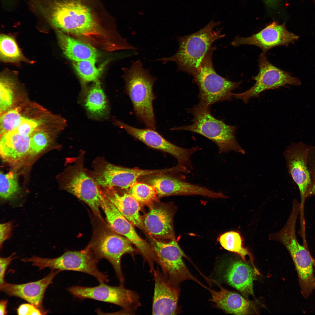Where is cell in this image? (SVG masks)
Returning a JSON list of instances; mask_svg holds the SVG:
<instances>
[{"mask_svg":"<svg viewBox=\"0 0 315 315\" xmlns=\"http://www.w3.org/2000/svg\"><path fill=\"white\" fill-rule=\"evenodd\" d=\"M123 70L125 90L136 117L147 128L154 129L156 126L153 103L155 97L153 88L156 78L144 67L140 60Z\"/></svg>","mask_w":315,"mask_h":315,"instance_id":"obj_2","label":"cell"},{"mask_svg":"<svg viewBox=\"0 0 315 315\" xmlns=\"http://www.w3.org/2000/svg\"><path fill=\"white\" fill-rule=\"evenodd\" d=\"M129 189V193L139 204H145L152 202L158 196L155 188L148 184L136 181Z\"/></svg>","mask_w":315,"mask_h":315,"instance_id":"obj_31","label":"cell"},{"mask_svg":"<svg viewBox=\"0 0 315 315\" xmlns=\"http://www.w3.org/2000/svg\"><path fill=\"white\" fill-rule=\"evenodd\" d=\"M147 183L155 189L158 196L162 197L172 195H200L211 198H219L220 192L212 190L204 186L185 181V176L176 177L165 174L149 175Z\"/></svg>","mask_w":315,"mask_h":315,"instance_id":"obj_14","label":"cell"},{"mask_svg":"<svg viewBox=\"0 0 315 315\" xmlns=\"http://www.w3.org/2000/svg\"><path fill=\"white\" fill-rule=\"evenodd\" d=\"M15 83L11 77L6 75L1 77L0 112L1 114L10 109L14 101L13 89Z\"/></svg>","mask_w":315,"mask_h":315,"instance_id":"obj_29","label":"cell"},{"mask_svg":"<svg viewBox=\"0 0 315 315\" xmlns=\"http://www.w3.org/2000/svg\"><path fill=\"white\" fill-rule=\"evenodd\" d=\"M308 163L312 182V195H315V149L310 153Z\"/></svg>","mask_w":315,"mask_h":315,"instance_id":"obj_38","label":"cell"},{"mask_svg":"<svg viewBox=\"0 0 315 315\" xmlns=\"http://www.w3.org/2000/svg\"><path fill=\"white\" fill-rule=\"evenodd\" d=\"M259 273L255 268L241 260L231 263L224 277L227 282L245 295H253V281Z\"/></svg>","mask_w":315,"mask_h":315,"instance_id":"obj_22","label":"cell"},{"mask_svg":"<svg viewBox=\"0 0 315 315\" xmlns=\"http://www.w3.org/2000/svg\"><path fill=\"white\" fill-rule=\"evenodd\" d=\"M188 110L193 116L192 124L174 127L172 130L188 131L202 135L215 143L220 153L231 151L245 153L236 139V126L227 125L214 117L210 107L197 104Z\"/></svg>","mask_w":315,"mask_h":315,"instance_id":"obj_4","label":"cell"},{"mask_svg":"<svg viewBox=\"0 0 315 315\" xmlns=\"http://www.w3.org/2000/svg\"><path fill=\"white\" fill-rule=\"evenodd\" d=\"M91 247L79 251L65 252L56 258H42L35 256L28 258V261L40 270L46 268L60 272L64 270L78 271L88 274L100 283L109 281L108 275L99 270L97 265L99 260L94 256Z\"/></svg>","mask_w":315,"mask_h":315,"instance_id":"obj_7","label":"cell"},{"mask_svg":"<svg viewBox=\"0 0 315 315\" xmlns=\"http://www.w3.org/2000/svg\"><path fill=\"white\" fill-rule=\"evenodd\" d=\"M20 190L17 174L10 172L6 174L1 172L0 196L4 200L13 198Z\"/></svg>","mask_w":315,"mask_h":315,"instance_id":"obj_30","label":"cell"},{"mask_svg":"<svg viewBox=\"0 0 315 315\" xmlns=\"http://www.w3.org/2000/svg\"><path fill=\"white\" fill-rule=\"evenodd\" d=\"M43 121L23 116L21 123L15 130L20 134L30 136L42 124Z\"/></svg>","mask_w":315,"mask_h":315,"instance_id":"obj_34","label":"cell"},{"mask_svg":"<svg viewBox=\"0 0 315 315\" xmlns=\"http://www.w3.org/2000/svg\"><path fill=\"white\" fill-rule=\"evenodd\" d=\"M150 244L158 260V265L169 284L175 287L186 280L200 282L189 272L183 259L186 257L175 240L164 243L151 236Z\"/></svg>","mask_w":315,"mask_h":315,"instance_id":"obj_9","label":"cell"},{"mask_svg":"<svg viewBox=\"0 0 315 315\" xmlns=\"http://www.w3.org/2000/svg\"><path fill=\"white\" fill-rule=\"evenodd\" d=\"M219 291L211 290V301L227 313L245 315L249 313L250 304L242 296L221 287Z\"/></svg>","mask_w":315,"mask_h":315,"instance_id":"obj_24","label":"cell"},{"mask_svg":"<svg viewBox=\"0 0 315 315\" xmlns=\"http://www.w3.org/2000/svg\"><path fill=\"white\" fill-rule=\"evenodd\" d=\"M132 242L125 237L115 233L105 232L99 237L92 252L99 260L104 258L113 266L120 284H124L125 278L121 266V259L124 254L136 251Z\"/></svg>","mask_w":315,"mask_h":315,"instance_id":"obj_15","label":"cell"},{"mask_svg":"<svg viewBox=\"0 0 315 315\" xmlns=\"http://www.w3.org/2000/svg\"><path fill=\"white\" fill-rule=\"evenodd\" d=\"M60 272L52 270L49 274L38 281L22 284L6 283L0 286V289L10 296L18 297L34 305L43 312L42 305L45 293L48 287L52 283L55 276Z\"/></svg>","mask_w":315,"mask_h":315,"instance_id":"obj_19","label":"cell"},{"mask_svg":"<svg viewBox=\"0 0 315 315\" xmlns=\"http://www.w3.org/2000/svg\"><path fill=\"white\" fill-rule=\"evenodd\" d=\"M113 122L115 125L124 129L128 134L149 147L172 155L177 160L178 164L190 170L192 169L190 158L193 153L200 149L199 147L182 148L169 141L154 129H139L117 120H114Z\"/></svg>","mask_w":315,"mask_h":315,"instance_id":"obj_13","label":"cell"},{"mask_svg":"<svg viewBox=\"0 0 315 315\" xmlns=\"http://www.w3.org/2000/svg\"><path fill=\"white\" fill-rule=\"evenodd\" d=\"M153 275L155 281L152 304L153 315H172L178 313V287L171 286L158 266Z\"/></svg>","mask_w":315,"mask_h":315,"instance_id":"obj_18","label":"cell"},{"mask_svg":"<svg viewBox=\"0 0 315 315\" xmlns=\"http://www.w3.org/2000/svg\"><path fill=\"white\" fill-rule=\"evenodd\" d=\"M314 147L302 142H292L283 153L288 173L299 190L301 209L307 198L312 195L308 162L310 153Z\"/></svg>","mask_w":315,"mask_h":315,"instance_id":"obj_10","label":"cell"},{"mask_svg":"<svg viewBox=\"0 0 315 315\" xmlns=\"http://www.w3.org/2000/svg\"><path fill=\"white\" fill-rule=\"evenodd\" d=\"M101 207L105 215L111 228L116 233L125 237L137 248L147 262L151 273L155 270V263L158 260L151 245L141 238L135 230L132 224L104 197L101 203Z\"/></svg>","mask_w":315,"mask_h":315,"instance_id":"obj_12","label":"cell"},{"mask_svg":"<svg viewBox=\"0 0 315 315\" xmlns=\"http://www.w3.org/2000/svg\"><path fill=\"white\" fill-rule=\"evenodd\" d=\"M30 136L15 130L1 135L0 153L3 160L14 163L21 161L29 154Z\"/></svg>","mask_w":315,"mask_h":315,"instance_id":"obj_21","label":"cell"},{"mask_svg":"<svg viewBox=\"0 0 315 315\" xmlns=\"http://www.w3.org/2000/svg\"><path fill=\"white\" fill-rule=\"evenodd\" d=\"M8 301L6 300H2L0 302V315H6L8 312L7 307Z\"/></svg>","mask_w":315,"mask_h":315,"instance_id":"obj_39","label":"cell"},{"mask_svg":"<svg viewBox=\"0 0 315 315\" xmlns=\"http://www.w3.org/2000/svg\"><path fill=\"white\" fill-rule=\"evenodd\" d=\"M216 49L212 47L192 75L193 81L199 90L197 104L203 106L210 107L216 103L230 100L233 96L232 91L238 88L241 83L229 80L215 71L212 56Z\"/></svg>","mask_w":315,"mask_h":315,"instance_id":"obj_5","label":"cell"},{"mask_svg":"<svg viewBox=\"0 0 315 315\" xmlns=\"http://www.w3.org/2000/svg\"><path fill=\"white\" fill-rule=\"evenodd\" d=\"M15 253H13L11 255L7 258L0 257V286L5 282L4 276L6 270L11 262L17 257L15 256Z\"/></svg>","mask_w":315,"mask_h":315,"instance_id":"obj_37","label":"cell"},{"mask_svg":"<svg viewBox=\"0 0 315 315\" xmlns=\"http://www.w3.org/2000/svg\"><path fill=\"white\" fill-rule=\"evenodd\" d=\"M57 35L64 54L73 62L96 59L97 57V51L93 46L59 30Z\"/></svg>","mask_w":315,"mask_h":315,"instance_id":"obj_23","label":"cell"},{"mask_svg":"<svg viewBox=\"0 0 315 315\" xmlns=\"http://www.w3.org/2000/svg\"><path fill=\"white\" fill-rule=\"evenodd\" d=\"M67 290L74 297L78 299H92L118 305L123 308L120 313L127 314H134L141 305L138 293L126 288L124 284L113 286L105 283H100L94 287L74 286Z\"/></svg>","mask_w":315,"mask_h":315,"instance_id":"obj_8","label":"cell"},{"mask_svg":"<svg viewBox=\"0 0 315 315\" xmlns=\"http://www.w3.org/2000/svg\"><path fill=\"white\" fill-rule=\"evenodd\" d=\"M94 0H57L47 11L51 24L59 30L95 48L118 50L123 38L115 24L109 25V17Z\"/></svg>","mask_w":315,"mask_h":315,"instance_id":"obj_1","label":"cell"},{"mask_svg":"<svg viewBox=\"0 0 315 315\" xmlns=\"http://www.w3.org/2000/svg\"><path fill=\"white\" fill-rule=\"evenodd\" d=\"M96 59L73 62V66L82 81L84 83L98 81L104 65L97 67Z\"/></svg>","mask_w":315,"mask_h":315,"instance_id":"obj_27","label":"cell"},{"mask_svg":"<svg viewBox=\"0 0 315 315\" xmlns=\"http://www.w3.org/2000/svg\"><path fill=\"white\" fill-rule=\"evenodd\" d=\"M298 36L288 31L284 24L273 22L260 32L247 37H236L231 45L237 47L242 45L256 46L265 53L269 49L280 46L287 45L298 38Z\"/></svg>","mask_w":315,"mask_h":315,"instance_id":"obj_16","label":"cell"},{"mask_svg":"<svg viewBox=\"0 0 315 315\" xmlns=\"http://www.w3.org/2000/svg\"><path fill=\"white\" fill-rule=\"evenodd\" d=\"M219 23L211 21L204 27L191 34L178 37L179 47L173 55L158 59L164 64L175 62L178 69L193 75L216 40L223 37L219 31L214 28Z\"/></svg>","mask_w":315,"mask_h":315,"instance_id":"obj_3","label":"cell"},{"mask_svg":"<svg viewBox=\"0 0 315 315\" xmlns=\"http://www.w3.org/2000/svg\"><path fill=\"white\" fill-rule=\"evenodd\" d=\"M17 313L19 315H40L47 314L34 304L30 303L20 305L17 309Z\"/></svg>","mask_w":315,"mask_h":315,"instance_id":"obj_35","label":"cell"},{"mask_svg":"<svg viewBox=\"0 0 315 315\" xmlns=\"http://www.w3.org/2000/svg\"><path fill=\"white\" fill-rule=\"evenodd\" d=\"M23 117L17 108L10 109L1 114L0 134L16 129L21 123Z\"/></svg>","mask_w":315,"mask_h":315,"instance_id":"obj_32","label":"cell"},{"mask_svg":"<svg viewBox=\"0 0 315 315\" xmlns=\"http://www.w3.org/2000/svg\"><path fill=\"white\" fill-rule=\"evenodd\" d=\"M173 205L158 204L152 206L143 222L145 230L152 237L162 239L175 240Z\"/></svg>","mask_w":315,"mask_h":315,"instance_id":"obj_17","label":"cell"},{"mask_svg":"<svg viewBox=\"0 0 315 315\" xmlns=\"http://www.w3.org/2000/svg\"><path fill=\"white\" fill-rule=\"evenodd\" d=\"M218 241L224 249L237 253L244 262L247 255L252 261L251 255L249 250L243 246V238L238 232L232 231L225 232L219 237Z\"/></svg>","mask_w":315,"mask_h":315,"instance_id":"obj_26","label":"cell"},{"mask_svg":"<svg viewBox=\"0 0 315 315\" xmlns=\"http://www.w3.org/2000/svg\"><path fill=\"white\" fill-rule=\"evenodd\" d=\"M313 262L314 267L315 268V259L313 258Z\"/></svg>","mask_w":315,"mask_h":315,"instance_id":"obj_41","label":"cell"},{"mask_svg":"<svg viewBox=\"0 0 315 315\" xmlns=\"http://www.w3.org/2000/svg\"><path fill=\"white\" fill-rule=\"evenodd\" d=\"M261 54L259 57V70L254 77L255 84L247 91L240 93H233V96L247 103L251 98L257 97L260 93L268 90L277 88L286 85L299 86L301 83L297 78L271 63L265 55Z\"/></svg>","mask_w":315,"mask_h":315,"instance_id":"obj_11","label":"cell"},{"mask_svg":"<svg viewBox=\"0 0 315 315\" xmlns=\"http://www.w3.org/2000/svg\"><path fill=\"white\" fill-rule=\"evenodd\" d=\"M99 188L103 195L133 225L145 229L139 214L140 204L130 194H121L116 187Z\"/></svg>","mask_w":315,"mask_h":315,"instance_id":"obj_20","label":"cell"},{"mask_svg":"<svg viewBox=\"0 0 315 315\" xmlns=\"http://www.w3.org/2000/svg\"><path fill=\"white\" fill-rule=\"evenodd\" d=\"M85 152L81 150L62 176L63 187L87 204L101 218L99 208L103 196L99 186L84 167Z\"/></svg>","mask_w":315,"mask_h":315,"instance_id":"obj_6","label":"cell"},{"mask_svg":"<svg viewBox=\"0 0 315 315\" xmlns=\"http://www.w3.org/2000/svg\"><path fill=\"white\" fill-rule=\"evenodd\" d=\"M0 45V59L3 61L15 62L25 59L13 37L1 35Z\"/></svg>","mask_w":315,"mask_h":315,"instance_id":"obj_28","label":"cell"},{"mask_svg":"<svg viewBox=\"0 0 315 315\" xmlns=\"http://www.w3.org/2000/svg\"><path fill=\"white\" fill-rule=\"evenodd\" d=\"M266 3L269 5H273L276 0H264Z\"/></svg>","mask_w":315,"mask_h":315,"instance_id":"obj_40","label":"cell"},{"mask_svg":"<svg viewBox=\"0 0 315 315\" xmlns=\"http://www.w3.org/2000/svg\"><path fill=\"white\" fill-rule=\"evenodd\" d=\"M50 141L47 132L43 131H37L30 136L29 155L34 156L43 151L48 146Z\"/></svg>","mask_w":315,"mask_h":315,"instance_id":"obj_33","label":"cell"},{"mask_svg":"<svg viewBox=\"0 0 315 315\" xmlns=\"http://www.w3.org/2000/svg\"><path fill=\"white\" fill-rule=\"evenodd\" d=\"M84 106L89 115L95 119L108 116L109 107L107 98L98 81L84 91Z\"/></svg>","mask_w":315,"mask_h":315,"instance_id":"obj_25","label":"cell"},{"mask_svg":"<svg viewBox=\"0 0 315 315\" xmlns=\"http://www.w3.org/2000/svg\"><path fill=\"white\" fill-rule=\"evenodd\" d=\"M13 226L12 222L9 221L0 225V248L3 243L9 239L11 235Z\"/></svg>","mask_w":315,"mask_h":315,"instance_id":"obj_36","label":"cell"}]
</instances>
